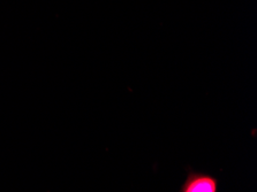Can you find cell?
Segmentation results:
<instances>
[{
    "mask_svg": "<svg viewBox=\"0 0 257 192\" xmlns=\"http://www.w3.org/2000/svg\"><path fill=\"white\" fill-rule=\"evenodd\" d=\"M182 192H217V181L209 175L190 174L182 186Z\"/></svg>",
    "mask_w": 257,
    "mask_h": 192,
    "instance_id": "1",
    "label": "cell"
}]
</instances>
